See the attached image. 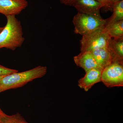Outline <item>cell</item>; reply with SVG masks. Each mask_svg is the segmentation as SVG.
<instances>
[{"mask_svg": "<svg viewBox=\"0 0 123 123\" xmlns=\"http://www.w3.org/2000/svg\"><path fill=\"white\" fill-rule=\"evenodd\" d=\"M91 52L97 64L102 69L112 63L111 53L108 48L98 49Z\"/></svg>", "mask_w": 123, "mask_h": 123, "instance_id": "cell-11", "label": "cell"}, {"mask_svg": "<svg viewBox=\"0 0 123 123\" xmlns=\"http://www.w3.org/2000/svg\"><path fill=\"white\" fill-rule=\"evenodd\" d=\"M46 66H38L21 72H15L3 76L0 79V93L21 87L34 79L44 76L47 72Z\"/></svg>", "mask_w": 123, "mask_h": 123, "instance_id": "cell-2", "label": "cell"}, {"mask_svg": "<svg viewBox=\"0 0 123 123\" xmlns=\"http://www.w3.org/2000/svg\"><path fill=\"white\" fill-rule=\"evenodd\" d=\"M4 27H0V33L1 32V31L3 30V29H4Z\"/></svg>", "mask_w": 123, "mask_h": 123, "instance_id": "cell-20", "label": "cell"}, {"mask_svg": "<svg viewBox=\"0 0 123 123\" xmlns=\"http://www.w3.org/2000/svg\"><path fill=\"white\" fill-rule=\"evenodd\" d=\"M102 70L101 68H96L86 72L84 76L78 80V86L85 91H88L95 84L101 82Z\"/></svg>", "mask_w": 123, "mask_h": 123, "instance_id": "cell-8", "label": "cell"}, {"mask_svg": "<svg viewBox=\"0 0 123 123\" xmlns=\"http://www.w3.org/2000/svg\"><path fill=\"white\" fill-rule=\"evenodd\" d=\"M75 0H60L61 3L66 5L71 6Z\"/></svg>", "mask_w": 123, "mask_h": 123, "instance_id": "cell-17", "label": "cell"}, {"mask_svg": "<svg viewBox=\"0 0 123 123\" xmlns=\"http://www.w3.org/2000/svg\"><path fill=\"white\" fill-rule=\"evenodd\" d=\"M3 112H4L3 111H2L1 109V108H0V120L1 117V116H2Z\"/></svg>", "mask_w": 123, "mask_h": 123, "instance_id": "cell-19", "label": "cell"}, {"mask_svg": "<svg viewBox=\"0 0 123 123\" xmlns=\"http://www.w3.org/2000/svg\"><path fill=\"white\" fill-rule=\"evenodd\" d=\"M2 77H3V76H0V79L1 78H2Z\"/></svg>", "mask_w": 123, "mask_h": 123, "instance_id": "cell-21", "label": "cell"}, {"mask_svg": "<svg viewBox=\"0 0 123 123\" xmlns=\"http://www.w3.org/2000/svg\"><path fill=\"white\" fill-rule=\"evenodd\" d=\"M111 38L104 27L82 36L80 40L81 52H91L98 49L107 48Z\"/></svg>", "mask_w": 123, "mask_h": 123, "instance_id": "cell-4", "label": "cell"}, {"mask_svg": "<svg viewBox=\"0 0 123 123\" xmlns=\"http://www.w3.org/2000/svg\"><path fill=\"white\" fill-rule=\"evenodd\" d=\"M104 29L111 38H123V20L106 23Z\"/></svg>", "mask_w": 123, "mask_h": 123, "instance_id": "cell-12", "label": "cell"}, {"mask_svg": "<svg viewBox=\"0 0 123 123\" xmlns=\"http://www.w3.org/2000/svg\"><path fill=\"white\" fill-rule=\"evenodd\" d=\"M0 123H29L18 113L12 115H8L3 112L0 120Z\"/></svg>", "mask_w": 123, "mask_h": 123, "instance_id": "cell-14", "label": "cell"}, {"mask_svg": "<svg viewBox=\"0 0 123 123\" xmlns=\"http://www.w3.org/2000/svg\"><path fill=\"white\" fill-rule=\"evenodd\" d=\"M121 0H111L107 6L104 8L105 9L107 10H111L112 11V7L113 5L116 2H119Z\"/></svg>", "mask_w": 123, "mask_h": 123, "instance_id": "cell-16", "label": "cell"}, {"mask_svg": "<svg viewBox=\"0 0 123 123\" xmlns=\"http://www.w3.org/2000/svg\"><path fill=\"white\" fill-rule=\"evenodd\" d=\"M18 72V70L6 68L0 65V76H3Z\"/></svg>", "mask_w": 123, "mask_h": 123, "instance_id": "cell-15", "label": "cell"}, {"mask_svg": "<svg viewBox=\"0 0 123 123\" xmlns=\"http://www.w3.org/2000/svg\"><path fill=\"white\" fill-rule=\"evenodd\" d=\"M112 15L106 19V23L123 20V0L115 3L112 7Z\"/></svg>", "mask_w": 123, "mask_h": 123, "instance_id": "cell-13", "label": "cell"}, {"mask_svg": "<svg viewBox=\"0 0 123 123\" xmlns=\"http://www.w3.org/2000/svg\"><path fill=\"white\" fill-rule=\"evenodd\" d=\"M71 6L79 13L100 17V10L104 5L96 0H75Z\"/></svg>", "mask_w": 123, "mask_h": 123, "instance_id": "cell-6", "label": "cell"}, {"mask_svg": "<svg viewBox=\"0 0 123 123\" xmlns=\"http://www.w3.org/2000/svg\"><path fill=\"white\" fill-rule=\"evenodd\" d=\"M28 6L26 0H0V13L5 16L20 14Z\"/></svg>", "mask_w": 123, "mask_h": 123, "instance_id": "cell-7", "label": "cell"}, {"mask_svg": "<svg viewBox=\"0 0 123 123\" xmlns=\"http://www.w3.org/2000/svg\"><path fill=\"white\" fill-rule=\"evenodd\" d=\"M101 82L106 86L112 88L123 86V65L112 63L103 69Z\"/></svg>", "mask_w": 123, "mask_h": 123, "instance_id": "cell-5", "label": "cell"}, {"mask_svg": "<svg viewBox=\"0 0 123 123\" xmlns=\"http://www.w3.org/2000/svg\"><path fill=\"white\" fill-rule=\"evenodd\" d=\"M7 22L0 33V49L14 51L21 47L25 40L21 24L14 15L7 16Z\"/></svg>", "mask_w": 123, "mask_h": 123, "instance_id": "cell-1", "label": "cell"}, {"mask_svg": "<svg viewBox=\"0 0 123 123\" xmlns=\"http://www.w3.org/2000/svg\"><path fill=\"white\" fill-rule=\"evenodd\" d=\"M112 63L123 65V38H111L108 46Z\"/></svg>", "mask_w": 123, "mask_h": 123, "instance_id": "cell-9", "label": "cell"}, {"mask_svg": "<svg viewBox=\"0 0 123 123\" xmlns=\"http://www.w3.org/2000/svg\"><path fill=\"white\" fill-rule=\"evenodd\" d=\"M96 0L103 4L104 5V6L103 7L105 8V7L107 6V5L108 4L111 0Z\"/></svg>", "mask_w": 123, "mask_h": 123, "instance_id": "cell-18", "label": "cell"}, {"mask_svg": "<svg viewBox=\"0 0 123 123\" xmlns=\"http://www.w3.org/2000/svg\"><path fill=\"white\" fill-rule=\"evenodd\" d=\"M73 22L74 33L83 36L104 27L106 24V19L101 17L78 13L74 17Z\"/></svg>", "mask_w": 123, "mask_h": 123, "instance_id": "cell-3", "label": "cell"}, {"mask_svg": "<svg viewBox=\"0 0 123 123\" xmlns=\"http://www.w3.org/2000/svg\"><path fill=\"white\" fill-rule=\"evenodd\" d=\"M74 60L77 66L83 69L85 72L94 68H99L91 52H81L74 57Z\"/></svg>", "mask_w": 123, "mask_h": 123, "instance_id": "cell-10", "label": "cell"}]
</instances>
